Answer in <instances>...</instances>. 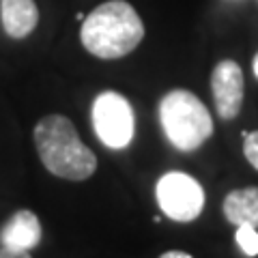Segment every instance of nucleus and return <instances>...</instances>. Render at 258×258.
Instances as JSON below:
<instances>
[{"mask_svg":"<svg viewBox=\"0 0 258 258\" xmlns=\"http://www.w3.org/2000/svg\"><path fill=\"white\" fill-rule=\"evenodd\" d=\"M144 39V24L127 0H108L86 15L80 28L84 50L97 58L114 60L134 52Z\"/></svg>","mask_w":258,"mask_h":258,"instance_id":"f03ea898","label":"nucleus"},{"mask_svg":"<svg viewBox=\"0 0 258 258\" xmlns=\"http://www.w3.org/2000/svg\"><path fill=\"white\" fill-rule=\"evenodd\" d=\"M159 258H194V256L187 252H181V249H170V252H164Z\"/></svg>","mask_w":258,"mask_h":258,"instance_id":"ddd939ff","label":"nucleus"},{"mask_svg":"<svg viewBox=\"0 0 258 258\" xmlns=\"http://www.w3.org/2000/svg\"><path fill=\"white\" fill-rule=\"evenodd\" d=\"M222 211L230 224L258 228V187L232 189L224 198Z\"/></svg>","mask_w":258,"mask_h":258,"instance_id":"1a4fd4ad","label":"nucleus"},{"mask_svg":"<svg viewBox=\"0 0 258 258\" xmlns=\"http://www.w3.org/2000/svg\"><path fill=\"white\" fill-rule=\"evenodd\" d=\"M155 198L166 217L174 222H194L203 213L205 189L194 176L185 172H166L155 185Z\"/></svg>","mask_w":258,"mask_h":258,"instance_id":"39448f33","label":"nucleus"},{"mask_svg":"<svg viewBox=\"0 0 258 258\" xmlns=\"http://www.w3.org/2000/svg\"><path fill=\"white\" fill-rule=\"evenodd\" d=\"M211 91L217 116L224 120L237 118L243 106V71L235 60H220L213 67Z\"/></svg>","mask_w":258,"mask_h":258,"instance_id":"423d86ee","label":"nucleus"},{"mask_svg":"<svg viewBox=\"0 0 258 258\" xmlns=\"http://www.w3.org/2000/svg\"><path fill=\"white\" fill-rule=\"evenodd\" d=\"M243 155L258 170V132H243Z\"/></svg>","mask_w":258,"mask_h":258,"instance_id":"9b49d317","label":"nucleus"},{"mask_svg":"<svg viewBox=\"0 0 258 258\" xmlns=\"http://www.w3.org/2000/svg\"><path fill=\"white\" fill-rule=\"evenodd\" d=\"M252 67H254V76L258 78V54L254 56V62H252Z\"/></svg>","mask_w":258,"mask_h":258,"instance_id":"4468645a","label":"nucleus"},{"mask_svg":"<svg viewBox=\"0 0 258 258\" xmlns=\"http://www.w3.org/2000/svg\"><path fill=\"white\" fill-rule=\"evenodd\" d=\"M0 258H32L30 252H24V249H13L7 245H0Z\"/></svg>","mask_w":258,"mask_h":258,"instance_id":"f8f14e48","label":"nucleus"},{"mask_svg":"<svg viewBox=\"0 0 258 258\" xmlns=\"http://www.w3.org/2000/svg\"><path fill=\"white\" fill-rule=\"evenodd\" d=\"M45 170L67 181H86L97 170V155L80 138L76 125L62 114H47L32 132Z\"/></svg>","mask_w":258,"mask_h":258,"instance_id":"f257e3e1","label":"nucleus"},{"mask_svg":"<svg viewBox=\"0 0 258 258\" xmlns=\"http://www.w3.org/2000/svg\"><path fill=\"white\" fill-rule=\"evenodd\" d=\"M159 123L168 142L183 153L200 149L213 136V118L207 106L185 88H174L161 97Z\"/></svg>","mask_w":258,"mask_h":258,"instance_id":"7ed1b4c3","label":"nucleus"},{"mask_svg":"<svg viewBox=\"0 0 258 258\" xmlns=\"http://www.w3.org/2000/svg\"><path fill=\"white\" fill-rule=\"evenodd\" d=\"M93 129L108 149H127L136 134V116L132 103L116 91H103L95 97L93 110Z\"/></svg>","mask_w":258,"mask_h":258,"instance_id":"20e7f679","label":"nucleus"},{"mask_svg":"<svg viewBox=\"0 0 258 258\" xmlns=\"http://www.w3.org/2000/svg\"><path fill=\"white\" fill-rule=\"evenodd\" d=\"M0 22L11 39H26L39 24L35 0H0Z\"/></svg>","mask_w":258,"mask_h":258,"instance_id":"6e6552de","label":"nucleus"},{"mask_svg":"<svg viewBox=\"0 0 258 258\" xmlns=\"http://www.w3.org/2000/svg\"><path fill=\"white\" fill-rule=\"evenodd\" d=\"M41 241V222L30 209H20L0 228V243L13 249L30 252Z\"/></svg>","mask_w":258,"mask_h":258,"instance_id":"0eeeda50","label":"nucleus"},{"mask_svg":"<svg viewBox=\"0 0 258 258\" xmlns=\"http://www.w3.org/2000/svg\"><path fill=\"white\" fill-rule=\"evenodd\" d=\"M84 18H86V15H84V13H82V11H80V13H76V20H80V22H82V20H84Z\"/></svg>","mask_w":258,"mask_h":258,"instance_id":"2eb2a0df","label":"nucleus"},{"mask_svg":"<svg viewBox=\"0 0 258 258\" xmlns=\"http://www.w3.org/2000/svg\"><path fill=\"white\" fill-rule=\"evenodd\" d=\"M237 245L241 247V252L245 256L254 258L258 256V232L254 226H237Z\"/></svg>","mask_w":258,"mask_h":258,"instance_id":"9d476101","label":"nucleus"}]
</instances>
